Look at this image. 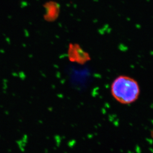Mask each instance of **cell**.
Returning a JSON list of instances; mask_svg holds the SVG:
<instances>
[{
  "instance_id": "cell-1",
  "label": "cell",
  "mask_w": 153,
  "mask_h": 153,
  "mask_svg": "<svg viewBox=\"0 0 153 153\" xmlns=\"http://www.w3.org/2000/svg\"><path fill=\"white\" fill-rule=\"evenodd\" d=\"M111 92L117 101L123 105H129L138 99L140 89L138 83L134 78L120 75L112 83Z\"/></svg>"
}]
</instances>
